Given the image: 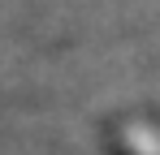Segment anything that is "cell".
I'll use <instances>...</instances> for the list:
<instances>
[{
  "instance_id": "obj_1",
  "label": "cell",
  "mask_w": 160,
  "mask_h": 155,
  "mask_svg": "<svg viewBox=\"0 0 160 155\" xmlns=\"http://www.w3.org/2000/svg\"><path fill=\"white\" fill-rule=\"evenodd\" d=\"M108 155H160V112L156 108H138L121 112L104 129Z\"/></svg>"
}]
</instances>
